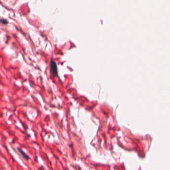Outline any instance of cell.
<instances>
[{
	"mask_svg": "<svg viewBox=\"0 0 170 170\" xmlns=\"http://www.w3.org/2000/svg\"><path fill=\"white\" fill-rule=\"evenodd\" d=\"M18 151L21 153V154L23 155V156L24 157V158L25 159H26L27 160H28L29 159V157H28L26 154L21 149H18Z\"/></svg>",
	"mask_w": 170,
	"mask_h": 170,
	"instance_id": "6da1fadb",
	"label": "cell"
},
{
	"mask_svg": "<svg viewBox=\"0 0 170 170\" xmlns=\"http://www.w3.org/2000/svg\"><path fill=\"white\" fill-rule=\"evenodd\" d=\"M0 23L3 25H7L8 23V21L5 19H0Z\"/></svg>",
	"mask_w": 170,
	"mask_h": 170,
	"instance_id": "7a4b0ae2",
	"label": "cell"
}]
</instances>
